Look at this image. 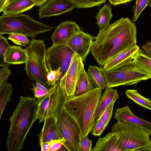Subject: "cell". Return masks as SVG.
I'll use <instances>...</instances> for the list:
<instances>
[{
	"label": "cell",
	"instance_id": "1",
	"mask_svg": "<svg viewBox=\"0 0 151 151\" xmlns=\"http://www.w3.org/2000/svg\"><path fill=\"white\" fill-rule=\"evenodd\" d=\"M136 44L135 24L128 18H122L100 29L91 51L96 62L103 66L119 54Z\"/></svg>",
	"mask_w": 151,
	"mask_h": 151
},
{
	"label": "cell",
	"instance_id": "2",
	"mask_svg": "<svg viewBox=\"0 0 151 151\" xmlns=\"http://www.w3.org/2000/svg\"><path fill=\"white\" fill-rule=\"evenodd\" d=\"M40 101L35 98L21 96L12 115L6 138L8 151H20L36 117Z\"/></svg>",
	"mask_w": 151,
	"mask_h": 151
},
{
	"label": "cell",
	"instance_id": "3",
	"mask_svg": "<svg viewBox=\"0 0 151 151\" xmlns=\"http://www.w3.org/2000/svg\"><path fill=\"white\" fill-rule=\"evenodd\" d=\"M101 93L102 89L95 88L82 95L66 98L64 109L79 126L81 138L88 136L96 122L95 115Z\"/></svg>",
	"mask_w": 151,
	"mask_h": 151
},
{
	"label": "cell",
	"instance_id": "4",
	"mask_svg": "<svg viewBox=\"0 0 151 151\" xmlns=\"http://www.w3.org/2000/svg\"><path fill=\"white\" fill-rule=\"evenodd\" d=\"M111 132L116 133L121 151H151L150 134L136 125L117 120Z\"/></svg>",
	"mask_w": 151,
	"mask_h": 151
},
{
	"label": "cell",
	"instance_id": "5",
	"mask_svg": "<svg viewBox=\"0 0 151 151\" xmlns=\"http://www.w3.org/2000/svg\"><path fill=\"white\" fill-rule=\"evenodd\" d=\"M56 27L46 25L22 13L3 14L0 17V35L16 33L32 38Z\"/></svg>",
	"mask_w": 151,
	"mask_h": 151
},
{
	"label": "cell",
	"instance_id": "6",
	"mask_svg": "<svg viewBox=\"0 0 151 151\" xmlns=\"http://www.w3.org/2000/svg\"><path fill=\"white\" fill-rule=\"evenodd\" d=\"M24 49L27 55L25 69L28 77L50 89L51 87L47 83L49 71L45 62L46 47L44 40L32 38Z\"/></svg>",
	"mask_w": 151,
	"mask_h": 151
},
{
	"label": "cell",
	"instance_id": "7",
	"mask_svg": "<svg viewBox=\"0 0 151 151\" xmlns=\"http://www.w3.org/2000/svg\"><path fill=\"white\" fill-rule=\"evenodd\" d=\"M102 70L107 87L109 88L125 85L130 86L150 78L147 74L136 67L132 60L107 70L102 69Z\"/></svg>",
	"mask_w": 151,
	"mask_h": 151
},
{
	"label": "cell",
	"instance_id": "8",
	"mask_svg": "<svg viewBox=\"0 0 151 151\" xmlns=\"http://www.w3.org/2000/svg\"><path fill=\"white\" fill-rule=\"evenodd\" d=\"M66 97L59 82L52 86L38 104L36 119H39V123L52 115H55L56 119L59 116L63 109Z\"/></svg>",
	"mask_w": 151,
	"mask_h": 151
},
{
	"label": "cell",
	"instance_id": "9",
	"mask_svg": "<svg viewBox=\"0 0 151 151\" xmlns=\"http://www.w3.org/2000/svg\"><path fill=\"white\" fill-rule=\"evenodd\" d=\"M57 119L63 137L66 140L62 145L63 149L65 151H80L81 132L77 123L64 109Z\"/></svg>",
	"mask_w": 151,
	"mask_h": 151
},
{
	"label": "cell",
	"instance_id": "10",
	"mask_svg": "<svg viewBox=\"0 0 151 151\" xmlns=\"http://www.w3.org/2000/svg\"><path fill=\"white\" fill-rule=\"evenodd\" d=\"M75 52L66 45H52L46 50L45 62L49 71L60 68L61 79L68 69Z\"/></svg>",
	"mask_w": 151,
	"mask_h": 151
},
{
	"label": "cell",
	"instance_id": "11",
	"mask_svg": "<svg viewBox=\"0 0 151 151\" xmlns=\"http://www.w3.org/2000/svg\"><path fill=\"white\" fill-rule=\"evenodd\" d=\"M81 58L74 53L66 73L60 79V84L67 96H74L81 70L84 65Z\"/></svg>",
	"mask_w": 151,
	"mask_h": 151
},
{
	"label": "cell",
	"instance_id": "12",
	"mask_svg": "<svg viewBox=\"0 0 151 151\" xmlns=\"http://www.w3.org/2000/svg\"><path fill=\"white\" fill-rule=\"evenodd\" d=\"M96 37L84 32L81 29L73 35L66 45L81 58L85 63L86 57L92 47Z\"/></svg>",
	"mask_w": 151,
	"mask_h": 151
},
{
	"label": "cell",
	"instance_id": "13",
	"mask_svg": "<svg viewBox=\"0 0 151 151\" xmlns=\"http://www.w3.org/2000/svg\"><path fill=\"white\" fill-rule=\"evenodd\" d=\"M75 8L69 0H47L38 9L40 19L61 15Z\"/></svg>",
	"mask_w": 151,
	"mask_h": 151
},
{
	"label": "cell",
	"instance_id": "14",
	"mask_svg": "<svg viewBox=\"0 0 151 151\" xmlns=\"http://www.w3.org/2000/svg\"><path fill=\"white\" fill-rule=\"evenodd\" d=\"M81 30L77 24L72 21H65L56 27L51 38L54 45H66L69 39Z\"/></svg>",
	"mask_w": 151,
	"mask_h": 151
},
{
	"label": "cell",
	"instance_id": "15",
	"mask_svg": "<svg viewBox=\"0 0 151 151\" xmlns=\"http://www.w3.org/2000/svg\"><path fill=\"white\" fill-rule=\"evenodd\" d=\"M38 136L40 145L44 142L63 138L55 115H52L45 119L43 127Z\"/></svg>",
	"mask_w": 151,
	"mask_h": 151
},
{
	"label": "cell",
	"instance_id": "16",
	"mask_svg": "<svg viewBox=\"0 0 151 151\" xmlns=\"http://www.w3.org/2000/svg\"><path fill=\"white\" fill-rule=\"evenodd\" d=\"M114 118L117 120L126 121L136 125L150 134H151V122L134 115L128 106L116 108Z\"/></svg>",
	"mask_w": 151,
	"mask_h": 151
},
{
	"label": "cell",
	"instance_id": "17",
	"mask_svg": "<svg viewBox=\"0 0 151 151\" xmlns=\"http://www.w3.org/2000/svg\"><path fill=\"white\" fill-rule=\"evenodd\" d=\"M92 151H121L116 133L111 132L104 137L99 138Z\"/></svg>",
	"mask_w": 151,
	"mask_h": 151
},
{
	"label": "cell",
	"instance_id": "18",
	"mask_svg": "<svg viewBox=\"0 0 151 151\" xmlns=\"http://www.w3.org/2000/svg\"><path fill=\"white\" fill-rule=\"evenodd\" d=\"M139 48L137 44L126 49L107 62L102 69L107 70L118 65L132 60Z\"/></svg>",
	"mask_w": 151,
	"mask_h": 151
},
{
	"label": "cell",
	"instance_id": "19",
	"mask_svg": "<svg viewBox=\"0 0 151 151\" xmlns=\"http://www.w3.org/2000/svg\"><path fill=\"white\" fill-rule=\"evenodd\" d=\"M119 97V94L116 89L106 87L99 99L95 113V120L99 117L111 103L115 102Z\"/></svg>",
	"mask_w": 151,
	"mask_h": 151
},
{
	"label": "cell",
	"instance_id": "20",
	"mask_svg": "<svg viewBox=\"0 0 151 151\" xmlns=\"http://www.w3.org/2000/svg\"><path fill=\"white\" fill-rule=\"evenodd\" d=\"M27 60V55L24 49L20 46H10L5 55L4 62L11 64L25 63Z\"/></svg>",
	"mask_w": 151,
	"mask_h": 151
},
{
	"label": "cell",
	"instance_id": "21",
	"mask_svg": "<svg viewBox=\"0 0 151 151\" xmlns=\"http://www.w3.org/2000/svg\"><path fill=\"white\" fill-rule=\"evenodd\" d=\"M95 88V83L85 71L84 66L81 70L73 96H78L90 92Z\"/></svg>",
	"mask_w": 151,
	"mask_h": 151
},
{
	"label": "cell",
	"instance_id": "22",
	"mask_svg": "<svg viewBox=\"0 0 151 151\" xmlns=\"http://www.w3.org/2000/svg\"><path fill=\"white\" fill-rule=\"evenodd\" d=\"M35 6V3L32 0H16L4 9L3 14L22 13L31 9Z\"/></svg>",
	"mask_w": 151,
	"mask_h": 151
},
{
	"label": "cell",
	"instance_id": "23",
	"mask_svg": "<svg viewBox=\"0 0 151 151\" xmlns=\"http://www.w3.org/2000/svg\"><path fill=\"white\" fill-rule=\"evenodd\" d=\"M133 60L136 67L151 78V58L145 55L143 50L139 48Z\"/></svg>",
	"mask_w": 151,
	"mask_h": 151
},
{
	"label": "cell",
	"instance_id": "24",
	"mask_svg": "<svg viewBox=\"0 0 151 151\" xmlns=\"http://www.w3.org/2000/svg\"><path fill=\"white\" fill-rule=\"evenodd\" d=\"M87 73L93 80L96 88L104 89L107 87L106 79L102 68L94 65H89Z\"/></svg>",
	"mask_w": 151,
	"mask_h": 151
},
{
	"label": "cell",
	"instance_id": "25",
	"mask_svg": "<svg viewBox=\"0 0 151 151\" xmlns=\"http://www.w3.org/2000/svg\"><path fill=\"white\" fill-rule=\"evenodd\" d=\"M113 16L111 8L109 4H105L99 10L96 18L97 23L100 29L109 25Z\"/></svg>",
	"mask_w": 151,
	"mask_h": 151
},
{
	"label": "cell",
	"instance_id": "26",
	"mask_svg": "<svg viewBox=\"0 0 151 151\" xmlns=\"http://www.w3.org/2000/svg\"><path fill=\"white\" fill-rule=\"evenodd\" d=\"M13 89L8 83L0 87V120L7 103L12 100L10 98Z\"/></svg>",
	"mask_w": 151,
	"mask_h": 151
},
{
	"label": "cell",
	"instance_id": "27",
	"mask_svg": "<svg viewBox=\"0 0 151 151\" xmlns=\"http://www.w3.org/2000/svg\"><path fill=\"white\" fill-rule=\"evenodd\" d=\"M126 96L140 106L151 110V100L139 94L137 90L128 89L125 91Z\"/></svg>",
	"mask_w": 151,
	"mask_h": 151
},
{
	"label": "cell",
	"instance_id": "28",
	"mask_svg": "<svg viewBox=\"0 0 151 151\" xmlns=\"http://www.w3.org/2000/svg\"><path fill=\"white\" fill-rule=\"evenodd\" d=\"M75 8H88L99 6L105 3L106 0H69Z\"/></svg>",
	"mask_w": 151,
	"mask_h": 151
},
{
	"label": "cell",
	"instance_id": "29",
	"mask_svg": "<svg viewBox=\"0 0 151 151\" xmlns=\"http://www.w3.org/2000/svg\"><path fill=\"white\" fill-rule=\"evenodd\" d=\"M8 39L14 44L19 46H27L30 42L27 36L19 33L9 34Z\"/></svg>",
	"mask_w": 151,
	"mask_h": 151
},
{
	"label": "cell",
	"instance_id": "30",
	"mask_svg": "<svg viewBox=\"0 0 151 151\" xmlns=\"http://www.w3.org/2000/svg\"><path fill=\"white\" fill-rule=\"evenodd\" d=\"M11 45L9 43L6 38L0 35V66L5 64L4 57L8 48Z\"/></svg>",
	"mask_w": 151,
	"mask_h": 151
},
{
	"label": "cell",
	"instance_id": "31",
	"mask_svg": "<svg viewBox=\"0 0 151 151\" xmlns=\"http://www.w3.org/2000/svg\"><path fill=\"white\" fill-rule=\"evenodd\" d=\"M147 1L148 0H136L135 4L133 8V22L136 21L141 13L147 6Z\"/></svg>",
	"mask_w": 151,
	"mask_h": 151
},
{
	"label": "cell",
	"instance_id": "32",
	"mask_svg": "<svg viewBox=\"0 0 151 151\" xmlns=\"http://www.w3.org/2000/svg\"><path fill=\"white\" fill-rule=\"evenodd\" d=\"M62 75L60 68L49 71L47 75V83L50 87L54 86L60 79Z\"/></svg>",
	"mask_w": 151,
	"mask_h": 151
},
{
	"label": "cell",
	"instance_id": "33",
	"mask_svg": "<svg viewBox=\"0 0 151 151\" xmlns=\"http://www.w3.org/2000/svg\"><path fill=\"white\" fill-rule=\"evenodd\" d=\"M115 102H113L111 103L99 116L106 127H107L109 123L111 120Z\"/></svg>",
	"mask_w": 151,
	"mask_h": 151
},
{
	"label": "cell",
	"instance_id": "34",
	"mask_svg": "<svg viewBox=\"0 0 151 151\" xmlns=\"http://www.w3.org/2000/svg\"><path fill=\"white\" fill-rule=\"evenodd\" d=\"M10 65V64L6 63L1 66L2 67L0 70V87L8 83V78L12 75L11 70L8 68Z\"/></svg>",
	"mask_w": 151,
	"mask_h": 151
},
{
	"label": "cell",
	"instance_id": "35",
	"mask_svg": "<svg viewBox=\"0 0 151 151\" xmlns=\"http://www.w3.org/2000/svg\"><path fill=\"white\" fill-rule=\"evenodd\" d=\"M96 121V122L91 132L94 136L100 137L106 127L99 116Z\"/></svg>",
	"mask_w": 151,
	"mask_h": 151
},
{
	"label": "cell",
	"instance_id": "36",
	"mask_svg": "<svg viewBox=\"0 0 151 151\" xmlns=\"http://www.w3.org/2000/svg\"><path fill=\"white\" fill-rule=\"evenodd\" d=\"M92 140H89L88 136L81 138L80 142V151H92Z\"/></svg>",
	"mask_w": 151,
	"mask_h": 151
},
{
	"label": "cell",
	"instance_id": "37",
	"mask_svg": "<svg viewBox=\"0 0 151 151\" xmlns=\"http://www.w3.org/2000/svg\"><path fill=\"white\" fill-rule=\"evenodd\" d=\"M33 88L30 89L33 91L34 93V96L35 98L40 101L44 98L48 93L44 92L35 86L33 83H32Z\"/></svg>",
	"mask_w": 151,
	"mask_h": 151
},
{
	"label": "cell",
	"instance_id": "38",
	"mask_svg": "<svg viewBox=\"0 0 151 151\" xmlns=\"http://www.w3.org/2000/svg\"><path fill=\"white\" fill-rule=\"evenodd\" d=\"M65 141L64 137L57 139L52 145L50 151H58Z\"/></svg>",
	"mask_w": 151,
	"mask_h": 151
},
{
	"label": "cell",
	"instance_id": "39",
	"mask_svg": "<svg viewBox=\"0 0 151 151\" xmlns=\"http://www.w3.org/2000/svg\"><path fill=\"white\" fill-rule=\"evenodd\" d=\"M57 140H52L42 143L40 144L41 151H50L52 145Z\"/></svg>",
	"mask_w": 151,
	"mask_h": 151
},
{
	"label": "cell",
	"instance_id": "40",
	"mask_svg": "<svg viewBox=\"0 0 151 151\" xmlns=\"http://www.w3.org/2000/svg\"><path fill=\"white\" fill-rule=\"evenodd\" d=\"M145 54L151 58V42L148 41L142 46Z\"/></svg>",
	"mask_w": 151,
	"mask_h": 151
},
{
	"label": "cell",
	"instance_id": "41",
	"mask_svg": "<svg viewBox=\"0 0 151 151\" xmlns=\"http://www.w3.org/2000/svg\"><path fill=\"white\" fill-rule=\"evenodd\" d=\"M132 0H109L110 3L116 6L121 4H126Z\"/></svg>",
	"mask_w": 151,
	"mask_h": 151
},
{
	"label": "cell",
	"instance_id": "42",
	"mask_svg": "<svg viewBox=\"0 0 151 151\" xmlns=\"http://www.w3.org/2000/svg\"><path fill=\"white\" fill-rule=\"evenodd\" d=\"M35 3L36 6L41 7L47 0H32Z\"/></svg>",
	"mask_w": 151,
	"mask_h": 151
},
{
	"label": "cell",
	"instance_id": "43",
	"mask_svg": "<svg viewBox=\"0 0 151 151\" xmlns=\"http://www.w3.org/2000/svg\"><path fill=\"white\" fill-rule=\"evenodd\" d=\"M35 84L36 86L38 87V88H39L40 89L44 92L47 93H48L49 92V89L47 88L41 84L37 82H36Z\"/></svg>",
	"mask_w": 151,
	"mask_h": 151
},
{
	"label": "cell",
	"instance_id": "44",
	"mask_svg": "<svg viewBox=\"0 0 151 151\" xmlns=\"http://www.w3.org/2000/svg\"><path fill=\"white\" fill-rule=\"evenodd\" d=\"M6 0H0V12H2Z\"/></svg>",
	"mask_w": 151,
	"mask_h": 151
},
{
	"label": "cell",
	"instance_id": "45",
	"mask_svg": "<svg viewBox=\"0 0 151 151\" xmlns=\"http://www.w3.org/2000/svg\"><path fill=\"white\" fill-rule=\"evenodd\" d=\"M16 0H6L4 9L10 4L11 3ZM3 9V10H4Z\"/></svg>",
	"mask_w": 151,
	"mask_h": 151
},
{
	"label": "cell",
	"instance_id": "46",
	"mask_svg": "<svg viewBox=\"0 0 151 151\" xmlns=\"http://www.w3.org/2000/svg\"><path fill=\"white\" fill-rule=\"evenodd\" d=\"M147 6H149L151 8V0H148Z\"/></svg>",
	"mask_w": 151,
	"mask_h": 151
}]
</instances>
